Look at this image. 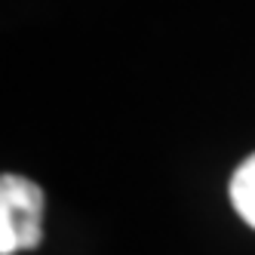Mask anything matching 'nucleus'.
I'll return each instance as SVG.
<instances>
[{"mask_svg": "<svg viewBox=\"0 0 255 255\" xmlns=\"http://www.w3.org/2000/svg\"><path fill=\"white\" fill-rule=\"evenodd\" d=\"M43 191L31 178H0V255H15L40 246Z\"/></svg>", "mask_w": 255, "mask_h": 255, "instance_id": "nucleus-1", "label": "nucleus"}, {"mask_svg": "<svg viewBox=\"0 0 255 255\" xmlns=\"http://www.w3.org/2000/svg\"><path fill=\"white\" fill-rule=\"evenodd\" d=\"M228 194H231V203H234L237 215H240L249 228H255V154L246 157L240 166H237V172L231 175Z\"/></svg>", "mask_w": 255, "mask_h": 255, "instance_id": "nucleus-2", "label": "nucleus"}]
</instances>
